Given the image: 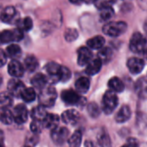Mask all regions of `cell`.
<instances>
[{"label": "cell", "instance_id": "cell-16", "mask_svg": "<svg viewBox=\"0 0 147 147\" xmlns=\"http://www.w3.org/2000/svg\"><path fill=\"white\" fill-rule=\"evenodd\" d=\"M102 61L101 60V59L97 58V59H95L93 60H91L88 65H87V67H86V73L90 76H94L96 74H97L101 68H102Z\"/></svg>", "mask_w": 147, "mask_h": 147}, {"label": "cell", "instance_id": "cell-31", "mask_svg": "<svg viewBox=\"0 0 147 147\" xmlns=\"http://www.w3.org/2000/svg\"><path fill=\"white\" fill-rule=\"evenodd\" d=\"M33 28V21L30 17L27 16L19 22L18 28L25 31H29Z\"/></svg>", "mask_w": 147, "mask_h": 147}, {"label": "cell", "instance_id": "cell-5", "mask_svg": "<svg viewBox=\"0 0 147 147\" xmlns=\"http://www.w3.org/2000/svg\"><path fill=\"white\" fill-rule=\"evenodd\" d=\"M69 130L66 127H56L52 130L51 138L53 141L57 145H63L69 139Z\"/></svg>", "mask_w": 147, "mask_h": 147}, {"label": "cell", "instance_id": "cell-37", "mask_svg": "<svg viewBox=\"0 0 147 147\" xmlns=\"http://www.w3.org/2000/svg\"><path fill=\"white\" fill-rule=\"evenodd\" d=\"M88 112L90 114V115L91 117H97L99 116L100 115V109H99V107L97 106V104H96L95 102H91L88 105Z\"/></svg>", "mask_w": 147, "mask_h": 147}, {"label": "cell", "instance_id": "cell-3", "mask_svg": "<svg viewBox=\"0 0 147 147\" xmlns=\"http://www.w3.org/2000/svg\"><path fill=\"white\" fill-rule=\"evenodd\" d=\"M57 98L56 90L53 86H46L42 90H40V93L39 96V101L41 106L45 108L52 107Z\"/></svg>", "mask_w": 147, "mask_h": 147}, {"label": "cell", "instance_id": "cell-22", "mask_svg": "<svg viewBox=\"0 0 147 147\" xmlns=\"http://www.w3.org/2000/svg\"><path fill=\"white\" fill-rule=\"evenodd\" d=\"M13 103L12 96L9 92L0 93V109H9Z\"/></svg>", "mask_w": 147, "mask_h": 147}, {"label": "cell", "instance_id": "cell-28", "mask_svg": "<svg viewBox=\"0 0 147 147\" xmlns=\"http://www.w3.org/2000/svg\"><path fill=\"white\" fill-rule=\"evenodd\" d=\"M113 53L109 47H102L98 53V58L101 59L102 62H109L112 59Z\"/></svg>", "mask_w": 147, "mask_h": 147}, {"label": "cell", "instance_id": "cell-39", "mask_svg": "<svg viewBox=\"0 0 147 147\" xmlns=\"http://www.w3.org/2000/svg\"><path fill=\"white\" fill-rule=\"evenodd\" d=\"M38 136H37V134H34L31 137H28L27 140H26V146L28 147H34L38 142Z\"/></svg>", "mask_w": 147, "mask_h": 147}, {"label": "cell", "instance_id": "cell-1", "mask_svg": "<svg viewBox=\"0 0 147 147\" xmlns=\"http://www.w3.org/2000/svg\"><path fill=\"white\" fill-rule=\"evenodd\" d=\"M129 47L132 52L147 56V40L140 33H135L132 35Z\"/></svg>", "mask_w": 147, "mask_h": 147}, {"label": "cell", "instance_id": "cell-8", "mask_svg": "<svg viewBox=\"0 0 147 147\" xmlns=\"http://www.w3.org/2000/svg\"><path fill=\"white\" fill-rule=\"evenodd\" d=\"M127 65L129 71L132 74L136 75V74L140 73L143 71V69L145 67V61L140 58L133 57L127 60Z\"/></svg>", "mask_w": 147, "mask_h": 147}, {"label": "cell", "instance_id": "cell-40", "mask_svg": "<svg viewBox=\"0 0 147 147\" xmlns=\"http://www.w3.org/2000/svg\"><path fill=\"white\" fill-rule=\"evenodd\" d=\"M13 36H14V41H20L23 38V33L22 30L20 28H16L13 30Z\"/></svg>", "mask_w": 147, "mask_h": 147}, {"label": "cell", "instance_id": "cell-38", "mask_svg": "<svg viewBox=\"0 0 147 147\" xmlns=\"http://www.w3.org/2000/svg\"><path fill=\"white\" fill-rule=\"evenodd\" d=\"M113 0H96V2L94 3L96 7L98 9H105L107 7H110L113 3Z\"/></svg>", "mask_w": 147, "mask_h": 147}, {"label": "cell", "instance_id": "cell-14", "mask_svg": "<svg viewBox=\"0 0 147 147\" xmlns=\"http://www.w3.org/2000/svg\"><path fill=\"white\" fill-rule=\"evenodd\" d=\"M59 123V117L55 114H47V115L42 120L43 127L52 130L56 128Z\"/></svg>", "mask_w": 147, "mask_h": 147}, {"label": "cell", "instance_id": "cell-17", "mask_svg": "<svg viewBox=\"0 0 147 147\" xmlns=\"http://www.w3.org/2000/svg\"><path fill=\"white\" fill-rule=\"evenodd\" d=\"M16 16V11L15 8L13 6H8L2 11L0 15V19L3 22L10 23L14 20Z\"/></svg>", "mask_w": 147, "mask_h": 147}, {"label": "cell", "instance_id": "cell-4", "mask_svg": "<svg viewBox=\"0 0 147 147\" xmlns=\"http://www.w3.org/2000/svg\"><path fill=\"white\" fill-rule=\"evenodd\" d=\"M118 105V96L113 90L105 92L102 98V109L106 115H110Z\"/></svg>", "mask_w": 147, "mask_h": 147}, {"label": "cell", "instance_id": "cell-23", "mask_svg": "<svg viewBox=\"0 0 147 147\" xmlns=\"http://www.w3.org/2000/svg\"><path fill=\"white\" fill-rule=\"evenodd\" d=\"M82 133L80 131L74 132L68 139V145L70 147H80L82 143Z\"/></svg>", "mask_w": 147, "mask_h": 147}, {"label": "cell", "instance_id": "cell-15", "mask_svg": "<svg viewBox=\"0 0 147 147\" xmlns=\"http://www.w3.org/2000/svg\"><path fill=\"white\" fill-rule=\"evenodd\" d=\"M131 115H132V111L130 108L127 105H124L117 112L115 119L117 123H124L131 118Z\"/></svg>", "mask_w": 147, "mask_h": 147}, {"label": "cell", "instance_id": "cell-47", "mask_svg": "<svg viewBox=\"0 0 147 147\" xmlns=\"http://www.w3.org/2000/svg\"><path fill=\"white\" fill-rule=\"evenodd\" d=\"M0 44H2V43H1V40H0Z\"/></svg>", "mask_w": 147, "mask_h": 147}, {"label": "cell", "instance_id": "cell-24", "mask_svg": "<svg viewBox=\"0 0 147 147\" xmlns=\"http://www.w3.org/2000/svg\"><path fill=\"white\" fill-rule=\"evenodd\" d=\"M13 115L12 112L8 109H0V122L4 125H9L13 122Z\"/></svg>", "mask_w": 147, "mask_h": 147}, {"label": "cell", "instance_id": "cell-6", "mask_svg": "<svg viewBox=\"0 0 147 147\" xmlns=\"http://www.w3.org/2000/svg\"><path fill=\"white\" fill-rule=\"evenodd\" d=\"M12 115H13V120L16 123L23 124L28 120V112L27 108L23 104H20L14 108L12 111Z\"/></svg>", "mask_w": 147, "mask_h": 147}, {"label": "cell", "instance_id": "cell-18", "mask_svg": "<svg viewBox=\"0 0 147 147\" xmlns=\"http://www.w3.org/2000/svg\"><path fill=\"white\" fill-rule=\"evenodd\" d=\"M90 82L89 78H85V77L79 78L75 83L76 90L80 94L87 93L88 90H90Z\"/></svg>", "mask_w": 147, "mask_h": 147}, {"label": "cell", "instance_id": "cell-45", "mask_svg": "<svg viewBox=\"0 0 147 147\" xmlns=\"http://www.w3.org/2000/svg\"><path fill=\"white\" fill-rule=\"evenodd\" d=\"M84 2H85L87 3H95L96 0H84Z\"/></svg>", "mask_w": 147, "mask_h": 147}, {"label": "cell", "instance_id": "cell-34", "mask_svg": "<svg viewBox=\"0 0 147 147\" xmlns=\"http://www.w3.org/2000/svg\"><path fill=\"white\" fill-rule=\"evenodd\" d=\"M113 16H114V9H113V8H112L111 6L101 9L100 18H101L102 20H103V21H108V20H109Z\"/></svg>", "mask_w": 147, "mask_h": 147}, {"label": "cell", "instance_id": "cell-42", "mask_svg": "<svg viewBox=\"0 0 147 147\" xmlns=\"http://www.w3.org/2000/svg\"><path fill=\"white\" fill-rule=\"evenodd\" d=\"M7 62V56L6 53L0 48V67L3 66Z\"/></svg>", "mask_w": 147, "mask_h": 147}, {"label": "cell", "instance_id": "cell-7", "mask_svg": "<svg viewBox=\"0 0 147 147\" xmlns=\"http://www.w3.org/2000/svg\"><path fill=\"white\" fill-rule=\"evenodd\" d=\"M62 101L68 105H76L80 102L81 96L73 90H66L61 93Z\"/></svg>", "mask_w": 147, "mask_h": 147}, {"label": "cell", "instance_id": "cell-13", "mask_svg": "<svg viewBox=\"0 0 147 147\" xmlns=\"http://www.w3.org/2000/svg\"><path fill=\"white\" fill-rule=\"evenodd\" d=\"M61 119L65 124L74 125L79 120V113L75 109H68L62 114Z\"/></svg>", "mask_w": 147, "mask_h": 147}, {"label": "cell", "instance_id": "cell-36", "mask_svg": "<svg viewBox=\"0 0 147 147\" xmlns=\"http://www.w3.org/2000/svg\"><path fill=\"white\" fill-rule=\"evenodd\" d=\"M43 127V124H42V121H39V120H34L31 124H30V129L34 134H40L42 130Z\"/></svg>", "mask_w": 147, "mask_h": 147}, {"label": "cell", "instance_id": "cell-32", "mask_svg": "<svg viewBox=\"0 0 147 147\" xmlns=\"http://www.w3.org/2000/svg\"><path fill=\"white\" fill-rule=\"evenodd\" d=\"M97 142L98 145L101 147H110V139L108 134H99L97 137Z\"/></svg>", "mask_w": 147, "mask_h": 147}, {"label": "cell", "instance_id": "cell-44", "mask_svg": "<svg viewBox=\"0 0 147 147\" xmlns=\"http://www.w3.org/2000/svg\"><path fill=\"white\" fill-rule=\"evenodd\" d=\"M71 3H74V4H81L84 0H69Z\"/></svg>", "mask_w": 147, "mask_h": 147}, {"label": "cell", "instance_id": "cell-25", "mask_svg": "<svg viewBox=\"0 0 147 147\" xmlns=\"http://www.w3.org/2000/svg\"><path fill=\"white\" fill-rule=\"evenodd\" d=\"M22 99L26 102H33L36 97V93L34 88H25L21 94Z\"/></svg>", "mask_w": 147, "mask_h": 147}, {"label": "cell", "instance_id": "cell-12", "mask_svg": "<svg viewBox=\"0 0 147 147\" xmlns=\"http://www.w3.org/2000/svg\"><path fill=\"white\" fill-rule=\"evenodd\" d=\"M61 66L62 65H60L55 62H50L47 65L46 70L53 82L59 81V74H60Z\"/></svg>", "mask_w": 147, "mask_h": 147}, {"label": "cell", "instance_id": "cell-27", "mask_svg": "<svg viewBox=\"0 0 147 147\" xmlns=\"http://www.w3.org/2000/svg\"><path fill=\"white\" fill-rule=\"evenodd\" d=\"M24 65H25V68L28 71H34L37 66H38V60L37 59L33 56V55H29L28 56L25 60H24Z\"/></svg>", "mask_w": 147, "mask_h": 147}, {"label": "cell", "instance_id": "cell-9", "mask_svg": "<svg viewBox=\"0 0 147 147\" xmlns=\"http://www.w3.org/2000/svg\"><path fill=\"white\" fill-rule=\"evenodd\" d=\"M24 89H25L24 84L17 78L10 79L8 83V90L12 96H13L16 97L21 96V94Z\"/></svg>", "mask_w": 147, "mask_h": 147}, {"label": "cell", "instance_id": "cell-2", "mask_svg": "<svg viewBox=\"0 0 147 147\" xmlns=\"http://www.w3.org/2000/svg\"><path fill=\"white\" fill-rule=\"evenodd\" d=\"M127 29V24L125 22H110L104 25L102 31L105 34L111 37H118L123 34Z\"/></svg>", "mask_w": 147, "mask_h": 147}, {"label": "cell", "instance_id": "cell-46", "mask_svg": "<svg viewBox=\"0 0 147 147\" xmlns=\"http://www.w3.org/2000/svg\"><path fill=\"white\" fill-rule=\"evenodd\" d=\"M144 29H145V31H146V33L147 34V19L146 21V22H145V24H144Z\"/></svg>", "mask_w": 147, "mask_h": 147}, {"label": "cell", "instance_id": "cell-26", "mask_svg": "<svg viewBox=\"0 0 147 147\" xmlns=\"http://www.w3.org/2000/svg\"><path fill=\"white\" fill-rule=\"evenodd\" d=\"M47 112L45 110V107L43 106H38L34 109H32L31 111V117L33 118V120H39V121H42L44 119V117L47 115Z\"/></svg>", "mask_w": 147, "mask_h": 147}, {"label": "cell", "instance_id": "cell-41", "mask_svg": "<svg viewBox=\"0 0 147 147\" xmlns=\"http://www.w3.org/2000/svg\"><path fill=\"white\" fill-rule=\"evenodd\" d=\"M121 147H139V142L136 139L129 138L126 144H124Z\"/></svg>", "mask_w": 147, "mask_h": 147}, {"label": "cell", "instance_id": "cell-30", "mask_svg": "<svg viewBox=\"0 0 147 147\" xmlns=\"http://www.w3.org/2000/svg\"><path fill=\"white\" fill-rule=\"evenodd\" d=\"M0 40L1 43H9L14 41L13 30H3L0 32Z\"/></svg>", "mask_w": 147, "mask_h": 147}, {"label": "cell", "instance_id": "cell-33", "mask_svg": "<svg viewBox=\"0 0 147 147\" xmlns=\"http://www.w3.org/2000/svg\"><path fill=\"white\" fill-rule=\"evenodd\" d=\"M78 37V33L75 28H68L65 32V39L68 42L74 41Z\"/></svg>", "mask_w": 147, "mask_h": 147}, {"label": "cell", "instance_id": "cell-11", "mask_svg": "<svg viewBox=\"0 0 147 147\" xmlns=\"http://www.w3.org/2000/svg\"><path fill=\"white\" fill-rule=\"evenodd\" d=\"M8 71H9V74L14 78H21L23 76L24 67L19 61L13 59L9 63Z\"/></svg>", "mask_w": 147, "mask_h": 147}, {"label": "cell", "instance_id": "cell-10", "mask_svg": "<svg viewBox=\"0 0 147 147\" xmlns=\"http://www.w3.org/2000/svg\"><path fill=\"white\" fill-rule=\"evenodd\" d=\"M92 53L90 48L82 47L78 51V64L81 66L87 65L92 59Z\"/></svg>", "mask_w": 147, "mask_h": 147}, {"label": "cell", "instance_id": "cell-48", "mask_svg": "<svg viewBox=\"0 0 147 147\" xmlns=\"http://www.w3.org/2000/svg\"><path fill=\"white\" fill-rule=\"evenodd\" d=\"M25 147H28V146H25Z\"/></svg>", "mask_w": 147, "mask_h": 147}, {"label": "cell", "instance_id": "cell-29", "mask_svg": "<svg viewBox=\"0 0 147 147\" xmlns=\"http://www.w3.org/2000/svg\"><path fill=\"white\" fill-rule=\"evenodd\" d=\"M6 53L10 58H17V57H19L21 55L22 50H21V47L18 45L11 44L6 48Z\"/></svg>", "mask_w": 147, "mask_h": 147}, {"label": "cell", "instance_id": "cell-35", "mask_svg": "<svg viewBox=\"0 0 147 147\" xmlns=\"http://www.w3.org/2000/svg\"><path fill=\"white\" fill-rule=\"evenodd\" d=\"M71 77V71L65 67V66H61V70H60V74H59V81L61 82H66L68 81Z\"/></svg>", "mask_w": 147, "mask_h": 147}, {"label": "cell", "instance_id": "cell-21", "mask_svg": "<svg viewBox=\"0 0 147 147\" xmlns=\"http://www.w3.org/2000/svg\"><path fill=\"white\" fill-rule=\"evenodd\" d=\"M105 43V40L102 36L101 35H96L90 40H88L87 41V45L91 49H95V50H100L101 48L103 47Z\"/></svg>", "mask_w": 147, "mask_h": 147}, {"label": "cell", "instance_id": "cell-43", "mask_svg": "<svg viewBox=\"0 0 147 147\" xmlns=\"http://www.w3.org/2000/svg\"><path fill=\"white\" fill-rule=\"evenodd\" d=\"M4 137H3V133L0 130V147H4Z\"/></svg>", "mask_w": 147, "mask_h": 147}, {"label": "cell", "instance_id": "cell-19", "mask_svg": "<svg viewBox=\"0 0 147 147\" xmlns=\"http://www.w3.org/2000/svg\"><path fill=\"white\" fill-rule=\"evenodd\" d=\"M47 83V78L41 73H38L36 75H34L33 77V78L31 79V84L32 85L39 90H42L43 88L46 87Z\"/></svg>", "mask_w": 147, "mask_h": 147}, {"label": "cell", "instance_id": "cell-20", "mask_svg": "<svg viewBox=\"0 0 147 147\" xmlns=\"http://www.w3.org/2000/svg\"><path fill=\"white\" fill-rule=\"evenodd\" d=\"M108 85L109 87V89L115 92H122L125 89V85L123 84V82L117 77H114L112 78L109 79Z\"/></svg>", "mask_w": 147, "mask_h": 147}]
</instances>
